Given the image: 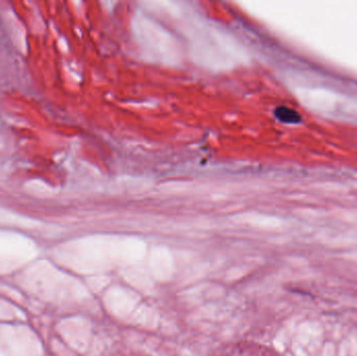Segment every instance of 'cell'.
I'll return each mask as SVG.
<instances>
[{"label": "cell", "mask_w": 357, "mask_h": 356, "mask_svg": "<svg viewBox=\"0 0 357 356\" xmlns=\"http://www.w3.org/2000/svg\"><path fill=\"white\" fill-rule=\"evenodd\" d=\"M211 356H279L272 349L256 342L236 341L218 348Z\"/></svg>", "instance_id": "obj_1"}, {"label": "cell", "mask_w": 357, "mask_h": 356, "mask_svg": "<svg viewBox=\"0 0 357 356\" xmlns=\"http://www.w3.org/2000/svg\"><path fill=\"white\" fill-rule=\"evenodd\" d=\"M276 116L278 117V120L287 124H297L301 117L295 110L286 107L278 108L276 110Z\"/></svg>", "instance_id": "obj_2"}]
</instances>
